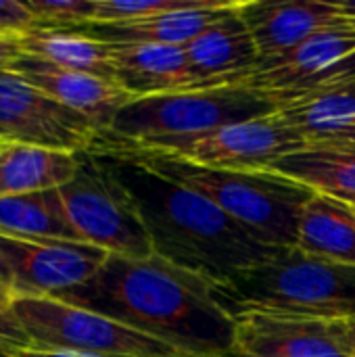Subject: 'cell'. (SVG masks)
<instances>
[{"instance_id": "5", "label": "cell", "mask_w": 355, "mask_h": 357, "mask_svg": "<svg viewBox=\"0 0 355 357\" xmlns=\"http://www.w3.org/2000/svg\"><path fill=\"white\" fill-rule=\"evenodd\" d=\"M274 111L270 100L241 84L190 88L130 100L100 136L123 144L195 138Z\"/></svg>"}, {"instance_id": "15", "label": "cell", "mask_w": 355, "mask_h": 357, "mask_svg": "<svg viewBox=\"0 0 355 357\" xmlns=\"http://www.w3.org/2000/svg\"><path fill=\"white\" fill-rule=\"evenodd\" d=\"M243 6L245 0L184 46L195 88L236 84L259 63V50L241 15Z\"/></svg>"}, {"instance_id": "19", "label": "cell", "mask_w": 355, "mask_h": 357, "mask_svg": "<svg viewBox=\"0 0 355 357\" xmlns=\"http://www.w3.org/2000/svg\"><path fill=\"white\" fill-rule=\"evenodd\" d=\"M268 172L331 199L355 205V144H305L280 157Z\"/></svg>"}, {"instance_id": "16", "label": "cell", "mask_w": 355, "mask_h": 357, "mask_svg": "<svg viewBox=\"0 0 355 357\" xmlns=\"http://www.w3.org/2000/svg\"><path fill=\"white\" fill-rule=\"evenodd\" d=\"M276 113L305 144H355V67Z\"/></svg>"}, {"instance_id": "9", "label": "cell", "mask_w": 355, "mask_h": 357, "mask_svg": "<svg viewBox=\"0 0 355 357\" xmlns=\"http://www.w3.org/2000/svg\"><path fill=\"white\" fill-rule=\"evenodd\" d=\"M100 130L13 69L0 71V140L88 155Z\"/></svg>"}, {"instance_id": "29", "label": "cell", "mask_w": 355, "mask_h": 357, "mask_svg": "<svg viewBox=\"0 0 355 357\" xmlns=\"http://www.w3.org/2000/svg\"><path fill=\"white\" fill-rule=\"evenodd\" d=\"M0 357H96L86 356V354H75V351H56V349H38V347H29V349H19L13 351L8 356Z\"/></svg>"}, {"instance_id": "26", "label": "cell", "mask_w": 355, "mask_h": 357, "mask_svg": "<svg viewBox=\"0 0 355 357\" xmlns=\"http://www.w3.org/2000/svg\"><path fill=\"white\" fill-rule=\"evenodd\" d=\"M33 27L38 21L25 2L0 0V36H21Z\"/></svg>"}, {"instance_id": "8", "label": "cell", "mask_w": 355, "mask_h": 357, "mask_svg": "<svg viewBox=\"0 0 355 357\" xmlns=\"http://www.w3.org/2000/svg\"><path fill=\"white\" fill-rule=\"evenodd\" d=\"M94 146H115L167 155L216 169L268 172L280 157L305 146V140L274 111L270 115L232 123L195 138H167L140 144H123L98 134Z\"/></svg>"}, {"instance_id": "18", "label": "cell", "mask_w": 355, "mask_h": 357, "mask_svg": "<svg viewBox=\"0 0 355 357\" xmlns=\"http://www.w3.org/2000/svg\"><path fill=\"white\" fill-rule=\"evenodd\" d=\"M115 82L134 98L195 88L184 46L111 44Z\"/></svg>"}, {"instance_id": "23", "label": "cell", "mask_w": 355, "mask_h": 357, "mask_svg": "<svg viewBox=\"0 0 355 357\" xmlns=\"http://www.w3.org/2000/svg\"><path fill=\"white\" fill-rule=\"evenodd\" d=\"M0 236L80 241L65 222L54 190L0 197Z\"/></svg>"}, {"instance_id": "27", "label": "cell", "mask_w": 355, "mask_h": 357, "mask_svg": "<svg viewBox=\"0 0 355 357\" xmlns=\"http://www.w3.org/2000/svg\"><path fill=\"white\" fill-rule=\"evenodd\" d=\"M33 347L21 324L15 320L10 310L0 307V356H8L19 349H29Z\"/></svg>"}, {"instance_id": "6", "label": "cell", "mask_w": 355, "mask_h": 357, "mask_svg": "<svg viewBox=\"0 0 355 357\" xmlns=\"http://www.w3.org/2000/svg\"><path fill=\"white\" fill-rule=\"evenodd\" d=\"M8 310L38 349L96 357H195L113 318L56 297L13 295Z\"/></svg>"}, {"instance_id": "4", "label": "cell", "mask_w": 355, "mask_h": 357, "mask_svg": "<svg viewBox=\"0 0 355 357\" xmlns=\"http://www.w3.org/2000/svg\"><path fill=\"white\" fill-rule=\"evenodd\" d=\"M96 153H126L178 184L197 190L255 241L274 249H291L297 245L301 211L316 195L308 186L274 172L216 169L167 155L115 146H94L88 155Z\"/></svg>"}, {"instance_id": "2", "label": "cell", "mask_w": 355, "mask_h": 357, "mask_svg": "<svg viewBox=\"0 0 355 357\" xmlns=\"http://www.w3.org/2000/svg\"><path fill=\"white\" fill-rule=\"evenodd\" d=\"M94 157H103L130 190L159 257L222 284L280 251L255 241L207 197L138 159L126 153Z\"/></svg>"}, {"instance_id": "32", "label": "cell", "mask_w": 355, "mask_h": 357, "mask_svg": "<svg viewBox=\"0 0 355 357\" xmlns=\"http://www.w3.org/2000/svg\"><path fill=\"white\" fill-rule=\"evenodd\" d=\"M10 297H13V293H10L8 289H2V287H0V307H2V310H8Z\"/></svg>"}, {"instance_id": "34", "label": "cell", "mask_w": 355, "mask_h": 357, "mask_svg": "<svg viewBox=\"0 0 355 357\" xmlns=\"http://www.w3.org/2000/svg\"><path fill=\"white\" fill-rule=\"evenodd\" d=\"M232 357H251V356H245V354H236V351H234V356Z\"/></svg>"}, {"instance_id": "22", "label": "cell", "mask_w": 355, "mask_h": 357, "mask_svg": "<svg viewBox=\"0 0 355 357\" xmlns=\"http://www.w3.org/2000/svg\"><path fill=\"white\" fill-rule=\"evenodd\" d=\"M21 48L25 54L44 59L56 67L115 82L111 44L82 29L33 27L21 33Z\"/></svg>"}, {"instance_id": "31", "label": "cell", "mask_w": 355, "mask_h": 357, "mask_svg": "<svg viewBox=\"0 0 355 357\" xmlns=\"http://www.w3.org/2000/svg\"><path fill=\"white\" fill-rule=\"evenodd\" d=\"M335 2H337L341 15L345 19H349L352 23H355V0H335Z\"/></svg>"}, {"instance_id": "11", "label": "cell", "mask_w": 355, "mask_h": 357, "mask_svg": "<svg viewBox=\"0 0 355 357\" xmlns=\"http://www.w3.org/2000/svg\"><path fill=\"white\" fill-rule=\"evenodd\" d=\"M0 253L13 272V295L56 297L92 280L109 253L63 238L0 236Z\"/></svg>"}, {"instance_id": "10", "label": "cell", "mask_w": 355, "mask_h": 357, "mask_svg": "<svg viewBox=\"0 0 355 357\" xmlns=\"http://www.w3.org/2000/svg\"><path fill=\"white\" fill-rule=\"evenodd\" d=\"M352 67H355V25H343L318 31L278 56L259 59L236 84L255 90L280 109Z\"/></svg>"}, {"instance_id": "35", "label": "cell", "mask_w": 355, "mask_h": 357, "mask_svg": "<svg viewBox=\"0 0 355 357\" xmlns=\"http://www.w3.org/2000/svg\"><path fill=\"white\" fill-rule=\"evenodd\" d=\"M2 146H4V142H2V140H0V149H2Z\"/></svg>"}, {"instance_id": "13", "label": "cell", "mask_w": 355, "mask_h": 357, "mask_svg": "<svg viewBox=\"0 0 355 357\" xmlns=\"http://www.w3.org/2000/svg\"><path fill=\"white\" fill-rule=\"evenodd\" d=\"M241 15L262 59L278 56L318 31L355 25L341 15L335 0H245Z\"/></svg>"}, {"instance_id": "20", "label": "cell", "mask_w": 355, "mask_h": 357, "mask_svg": "<svg viewBox=\"0 0 355 357\" xmlns=\"http://www.w3.org/2000/svg\"><path fill=\"white\" fill-rule=\"evenodd\" d=\"M80 163L82 155L29 144H4L0 149V197L56 190L75 178Z\"/></svg>"}, {"instance_id": "33", "label": "cell", "mask_w": 355, "mask_h": 357, "mask_svg": "<svg viewBox=\"0 0 355 357\" xmlns=\"http://www.w3.org/2000/svg\"><path fill=\"white\" fill-rule=\"evenodd\" d=\"M347 335H349V349H352V357H355V322H347Z\"/></svg>"}, {"instance_id": "1", "label": "cell", "mask_w": 355, "mask_h": 357, "mask_svg": "<svg viewBox=\"0 0 355 357\" xmlns=\"http://www.w3.org/2000/svg\"><path fill=\"white\" fill-rule=\"evenodd\" d=\"M56 299L98 312L195 357H232L236 320L218 299L216 282L157 253L144 259L109 255L86 284Z\"/></svg>"}, {"instance_id": "12", "label": "cell", "mask_w": 355, "mask_h": 357, "mask_svg": "<svg viewBox=\"0 0 355 357\" xmlns=\"http://www.w3.org/2000/svg\"><path fill=\"white\" fill-rule=\"evenodd\" d=\"M234 351L251 357H352L347 322L268 314L236 318Z\"/></svg>"}, {"instance_id": "7", "label": "cell", "mask_w": 355, "mask_h": 357, "mask_svg": "<svg viewBox=\"0 0 355 357\" xmlns=\"http://www.w3.org/2000/svg\"><path fill=\"white\" fill-rule=\"evenodd\" d=\"M54 197L65 222L82 243L126 259L153 255L138 205L103 157L82 155L75 178L56 188Z\"/></svg>"}, {"instance_id": "17", "label": "cell", "mask_w": 355, "mask_h": 357, "mask_svg": "<svg viewBox=\"0 0 355 357\" xmlns=\"http://www.w3.org/2000/svg\"><path fill=\"white\" fill-rule=\"evenodd\" d=\"M241 0H197L188 8L126 21V23H88L77 29L109 42V44H163L186 46L201 36L224 13L234 8Z\"/></svg>"}, {"instance_id": "3", "label": "cell", "mask_w": 355, "mask_h": 357, "mask_svg": "<svg viewBox=\"0 0 355 357\" xmlns=\"http://www.w3.org/2000/svg\"><path fill=\"white\" fill-rule=\"evenodd\" d=\"M224 310L293 316L324 322H355V266L310 255L297 247L216 284Z\"/></svg>"}, {"instance_id": "14", "label": "cell", "mask_w": 355, "mask_h": 357, "mask_svg": "<svg viewBox=\"0 0 355 357\" xmlns=\"http://www.w3.org/2000/svg\"><path fill=\"white\" fill-rule=\"evenodd\" d=\"M10 69L50 98L90 119L100 132L109 130L113 117L130 100H134V96L117 82L69 71L25 52L13 63Z\"/></svg>"}, {"instance_id": "24", "label": "cell", "mask_w": 355, "mask_h": 357, "mask_svg": "<svg viewBox=\"0 0 355 357\" xmlns=\"http://www.w3.org/2000/svg\"><path fill=\"white\" fill-rule=\"evenodd\" d=\"M197 0H96L90 23H126L192 6ZM88 25V23H86Z\"/></svg>"}, {"instance_id": "30", "label": "cell", "mask_w": 355, "mask_h": 357, "mask_svg": "<svg viewBox=\"0 0 355 357\" xmlns=\"http://www.w3.org/2000/svg\"><path fill=\"white\" fill-rule=\"evenodd\" d=\"M0 287L2 289H8L13 293V272L8 268L6 259L2 257V253H0Z\"/></svg>"}, {"instance_id": "21", "label": "cell", "mask_w": 355, "mask_h": 357, "mask_svg": "<svg viewBox=\"0 0 355 357\" xmlns=\"http://www.w3.org/2000/svg\"><path fill=\"white\" fill-rule=\"evenodd\" d=\"M297 249L355 266V205L324 195H314L301 211Z\"/></svg>"}, {"instance_id": "25", "label": "cell", "mask_w": 355, "mask_h": 357, "mask_svg": "<svg viewBox=\"0 0 355 357\" xmlns=\"http://www.w3.org/2000/svg\"><path fill=\"white\" fill-rule=\"evenodd\" d=\"M38 27L77 29L94 19L96 0H27Z\"/></svg>"}, {"instance_id": "28", "label": "cell", "mask_w": 355, "mask_h": 357, "mask_svg": "<svg viewBox=\"0 0 355 357\" xmlns=\"http://www.w3.org/2000/svg\"><path fill=\"white\" fill-rule=\"evenodd\" d=\"M21 54V36H0V71L10 69Z\"/></svg>"}]
</instances>
